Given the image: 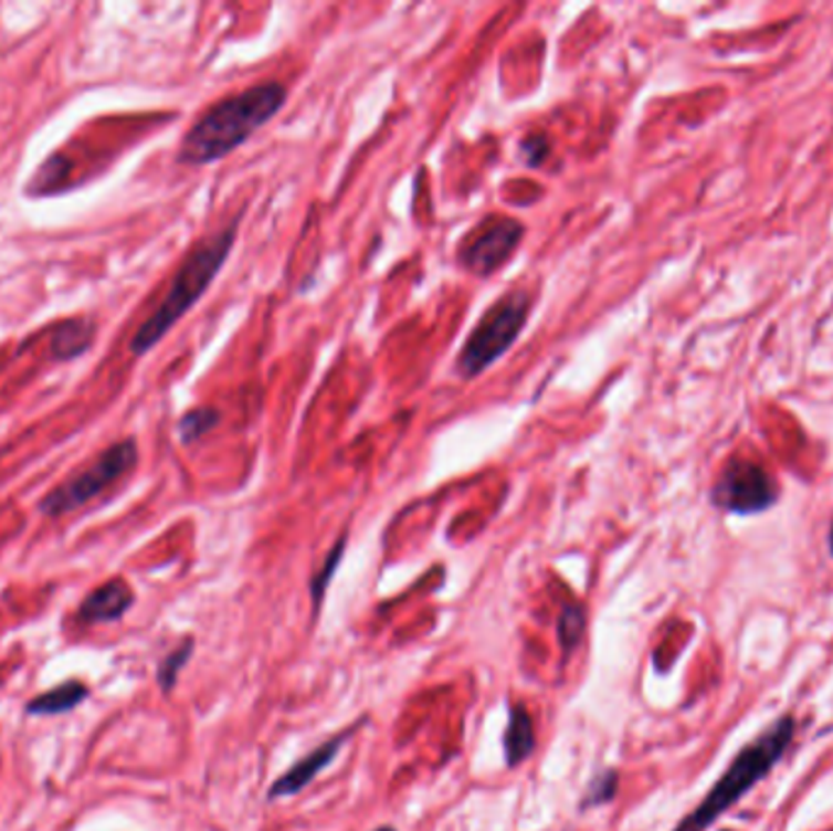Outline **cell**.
<instances>
[{"mask_svg": "<svg viewBox=\"0 0 833 831\" xmlns=\"http://www.w3.org/2000/svg\"><path fill=\"white\" fill-rule=\"evenodd\" d=\"M285 101H288V88L281 81L254 83L218 101L188 129L178 149V161L205 166L224 159L268 125Z\"/></svg>", "mask_w": 833, "mask_h": 831, "instance_id": "6da1fadb", "label": "cell"}, {"mask_svg": "<svg viewBox=\"0 0 833 831\" xmlns=\"http://www.w3.org/2000/svg\"><path fill=\"white\" fill-rule=\"evenodd\" d=\"M236 228H240V218H234L228 228L205 236V240L190 249V254L186 256L181 269H178L169 291H166L164 301L145 319V325L137 329L133 341H129V351L135 356H145L147 351H151L169 335L178 319L186 317L190 307L205 295L212 281L218 278L224 261L230 259V252L236 242Z\"/></svg>", "mask_w": 833, "mask_h": 831, "instance_id": "7a4b0ae2", "label": "cell"}, {"mask_svg": "<svg viewBox=\"0 0 833 831\" xmlns=\"http://www.w3.org/2000/svg\"><path fill=\"white\" fill-rule=\"evenodd\" d=\"M792 739V717H780L778 722H772L756 741L744 746L739 756L724 770V776L714 782L707 798L685 819H681L673 831H707L726 810H731L734 802H739L758 780H763L770 774V768L790 749Z\"/></svg>", "mask_w": 833, "mask_h": 831, "instance_id": "3957f363", "label": "cell"}, {"mask_svg": "<svg viewBox=\"0 0 833 831\" xmlns=\"http://www.w3.org/2000/svg\"><path fill=\"white\" fill-rule=\"evenodd\" d=\"M531 293L507 291L473 327L456 359V374L463 381L483 376L495 361L503 359L529 323Z\"/></svg>", "mask_w": 833, "mask_h": 831, "instance_id": "277c9868", "label": "cell"}, {"mask_svg": "<svg viewBox=\"0 0 833 831\" xmlns=\"http://www.w3.org/2000/svg\"><path fill=\"white\" fill-rule=\"evenodd\" d=\"M137 456L139 454L135 439H123V442L108 446L86 471H81L62 485H56V488L40 503V509L50 517L74 513V509L91 503L93 497H98L105 488H110L113 483L125 478L127 473L135 469Z\"/></svg>", "mask_w": 833, "mask_h": 831, "instance_id": "5b68a950", "label": "cell"}, {"mask_svg": "<svg viewBox=\"0 0 833 831\" xmlns=\"http://www.w3.org/2000/svg\"><path fill=\"white\" fill-rule=\"evenodd\" d=\"M525 234L527 228L517 218L487 215L461 240L456 249L458 264L478 278L493 276L517 254Z\"/></svg>", "mask_w": 833, "mask_h": 831, "instance_id": "8992f818", "label": "cell"}, {"mask_svg": "<svg viewBox=\"0 0 833 831\" xmlns=\"http://www.w3.org/2000/svg\"><path fill=\"white\" fill-rule=\"evenodd\" d=\"M776 483H772L763 469L751 464V461H734V464L726 466L711 491L714 505L741 515L770 507L776 503Z\"/></svg>", "mask_w": 833, "mask_h": 831, "instance_id": "52a82bcc", "label": "cell"}, {"mask_svg": "<svg viewBox=\"0 0 833 831\" xmlns=\"http://www.w3.org/2000/svg\"><path fill=\"white\" fill-rule=\"evenodd\" d=\"M361 724H366V717L359 719V722H354L351 727L341 729L339 734L329 736L327 741L315 746V749L309 751L307 756H303L300 761H295L278 780H273V786L268 788V800L293 798V795L303 792L309 786V782H313L331 761H335L339 751L344 749V744H347L351 736L361 729Z\"/></svg>", "mask_w": 833, "mask_h": 831, "instance_id": "ba28073f", "label": "cell"}, {"mask_svg": "<svg viewBox=\"0 0 833 831\" xmlns=\"http://www.w3.org/2000/svg\"><path fill=\"white\" fill-rule=\"evenodd\" d=\"M135 596L129 586L123 578L108 580L101 588H95L91 596L81 602V608L76 612L78 622L83 624H105V622H115L133 608Z\"/></svg>", "mask_w": 833, "mask_h": 831, "instance_id": "9c48e42d", "label": "cell"}, {"mask_svg": "<svg viewBox=\"0 0 833 831\" xmlns=\"http://www.w3.org/2000/svg\"><path fill=\"white\" fill-rule=\"evenodd\" d=\"M503 749L507 768H517L537 751V734H534V719L529 709L521 703L509 705L507 727L503 734Z\"/></svg>", "mask_w": 833, "mask_h": 831, "instance_id": "30bf717a", "label": "cell"}, {"mask_svg": "<svg viewBox=\"0 0 833 831\" xmlns=\"http://www.w3.org/2000/svg\"><path fill=\"white\" fill-rule=\"evenodd\" d=\"M586 627H588L586 608H582V604L576 600L563 602L561 614H558V620H556V639H558V646H561L563 661L573 656L578 646L582 644Z\"/></svg>", "mask_w": 833, "mask_h": 831, "instance_id": "8fae6325", "label": "cell"}, {"mask_svg": "<svg viewBox=\"0 0 833 831\" xmlns=\"http://www.w3.org/2000/svg\"><path fill=\"white\" fill-rule=\"evenodd\" d=\"M88 697V687L78 681H68L59 687H52L50 693L34 697L28 705L30 715H62V712L74 709Z\"/></svg>", "mask_w": 833, "mask_h": 831, "instance_id": "7c38bea8", "label": "cell"}, {"mask_svg": "<svg viewBox=\"0 0 833 831\" xmlns=\"http://www.w3.org/2000/svg\"><path fill=\"white\" fill-rule=\"evenodd\" d=\"M93 327L88 319H68L54 335V354L59 359H71L91 347Z\"/></svg>", "mask_w": 833, "mask_h": 831, "instance_id": "4fadbf2b", "label": "cell"}, {"mask_svg": "<svg viewBox=\"0 0 833 831\" xmlns=\"http://www.w3.org/2000/svg\"><path fill=\"white\" fill-rule=\"evenodd\" d=\"M218 422L220 412L215 408H196L186 412L181 422H178V436H181L183 444H196L210 430H215Z\"/></svg>", "mask_w": 833, "mask_h": 831, "instance_id": "5bb4252c", "label": "cell"}, {"mask_svg": "<svg viewBox=\"0 0 833 831\" xmlns=\"http://www.w3.org/2000/svg\"><path fill=\"white\" fill-rule=\"evenodd\" d=\"M344 551H347V534H344V537L335 544V549H331V551L327 554V559H325L323 568H319V571H317L315 578H313V583H309V592H313V610H315V617H317L319 608H323L325 592H327V588H329V583H331V578H335L337 568H339V564H341V559H344Z\"/></svg>", "mask_w": 833, "mask_h": 831, "instance_id": "9a60e30c", "label": "cell"}, {"mask_svg": "<svg viewBox=\"0 0 833 831\" xmlns=\"http://www.w3.org/2000/svg\"><path fill=\"white\" fill-rule=\"evenodd\" d=\"M619 790V774L614 768H604L602 774L594 776L588 782V790L580 800V810H592V807H602L616 798Z\"/></svg>", "mask_w": 833, "mask_h": 831, "instance_id": "2e32d148", "label": "cell"}, {"mask_svg": "<svg viewBox=\"0 0 833 831\" xmlns=\"http://www.w3.org/2000/svg\"><path fill=\"white\" fill-rule=\"evenodd\" d=\"M193 646L196 641L193 639H183L181 644H178L169 656H166L161 663H159V671H157V679H159V685L164 693H171L176 687V681H178V673L183 671L186 663L190 661V654H193Z\"/></svg>", "mask_w": 833, "mask_h": 831, "instance_id": "e0dca14e", "label": "cell"}, {"mask_svg": "<svg viewBox=\"0 0 833 831\" xmlns=\"http://www.w3.org/2000/svg\"><path fill=\"white\" fill-rule=\"evenodd\" d=\"M519 149H521V157H525L529 166H541L546 159H549L551 145L544 135H529L525 141H521Z\"/></svg>", "mask_w": 833, "mask_h": 831, "instance_id": "ac0fdd59", "label": "cell"}, {"mask_svg": "<svg viewBox=\"0 0 833 831\" xmlns=\"http://www.w3.org/2000/svg\"><path fill=\"white\" fill-rule=\"evenodd\" d=\"M373 831H398L396 827H390V824H383V827H378V829H373Z\"/></svg>", "mask_w": 833, "mask_h": 831, "instance_id": "d6986e66", "label": "cell"}, {"mask_svg": "<svg viewBox=\"0 0 833 831\" xmlns=\"http://www.w3.org/2000/svg\"><path fill=\"white\" fill-rule=\"evenodd\" d=\"M829 541H831V551H833V525H831V537H829Z\"/></svg>", "mask_w": 833, "mask_h": 831, "instance_id": "ffe728a7", "label": "cell"}]
</instances>
